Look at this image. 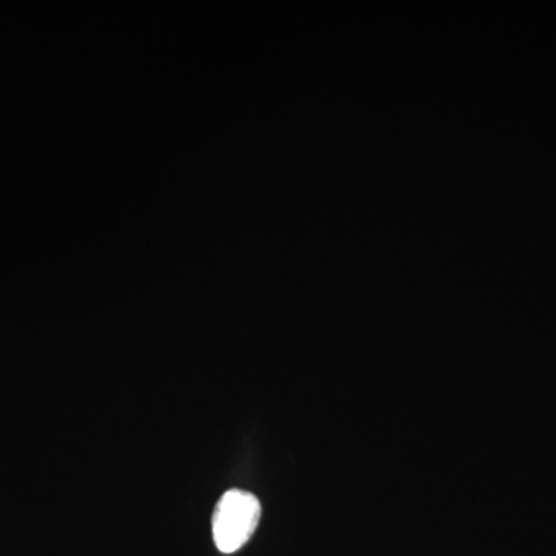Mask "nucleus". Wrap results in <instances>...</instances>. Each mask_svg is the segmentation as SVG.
Wrapping results in <instances>:
<instances>
[{"instance_id": "f257e3e1", "label": "nucleus", "mask_w": 556, "mask_h": 556, "mask_svg": "<svg viewBox=\"0 0 556 556\" xmlns=\"http://www.w3.org/2000/svg\"><path fill=\"white\" fill-rule=\"evenodd\" d=\"M262 506L260 501L243 490H229L215 508L212 530L215 546L223 554L240 551L257 529Z\"/></svg>"}]
</instances>
